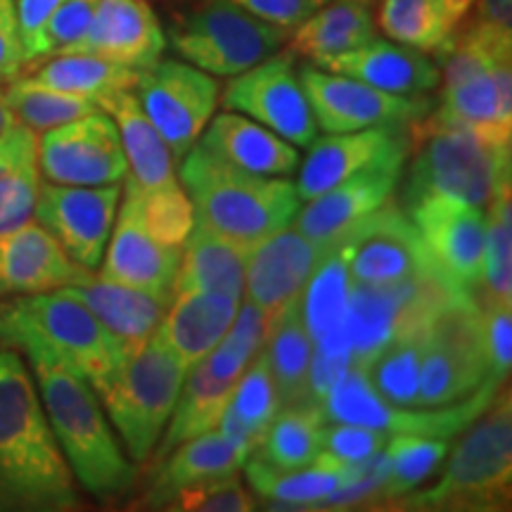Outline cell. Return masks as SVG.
Returning <instances> with one entry per match:
<instances>
[{
	"label": "cell",
	"instance_id": "cell-1",
	"mask_svg": "<svg viewBox=\"0 0 512 512\" xmlns=\"http://www.w3.org/2000/svg\"><path fill=\"white\" fill-rule=\"evenodd\" d=\"M74 475L24 358L0 349V512L79 510Z\"/></svg>",
	"mask_w": 512,
	"mask_h": 512
},
{
	"label": "cell",
	"instance_id": "cell-2",
	"mask_svg": "<svg viewBox=\"0 0 512 512\" xmlns=\"http://www.w3.org/2000/svg\"><path fill=\"white\" fill-rule=\"evenodd\" d=\"M0 349L72 370L95 392L131 354L69 287L0 304Z\"/></svg>",
	"mask_w": 512,
	"mask_h": 512
},
{
	"label": "cell",
	"instance_id": "cell-3",
	"mask_svg": "<svg viewBox=\"0 0 512 512\" xmlns=\"http://www.w3.org/2000/svg\"><path fill=\"white\" fill-rule=\"evenodd\" d=\"M181 185L197 223L249 249L290 228L302 209L290 181L252 174L223 162L202 145H195L181 159Z\"/></svg>",
	"mask_w": 512,
	"mask_h": 512
},
{
	"label": "cell",
	"instance_id": "cell-4",
	"mask_svg": "<svg viewBox=\"0 0 512 512\" xmlns=\"http://www.w3.org/2000/svg\"><path fill=\"white\" fill-rule=\"evenodd\" d=\"M29 366L72 475L102 503L126 496L136 484V467L121 451L98 392L62 366L43 361Z\"/></svg>",
	"mask_w": 512,
	"mask_h": 512
},
{
	"label": "cell",
	"instance_id": "cell-5",
	"mask_svg": "<svg viewBox=\"0 0 512 512\" xmlns=\"http://www.w3.org/2000/svg\"><path fill=\"white\" fill-rule=\"evenodd\" d=\"M456 448H448L444 475L430 489H415L389 508L427 512H498L512 494V401L501 387L489 406L465 427Z\"/></svg>",
	"mask_w": 512,
	"mask_h": 512
},
{
	"label": "cell",
	"instance_id": "cell-6",
	"mask_svg": "<svg viewBox=\"0 0 512 512\" xmlns=\"http://www.w3.org/2000/svg\"><path fill=\"white\" fill-rule=\"evenodd\" d=\"M415 155L403 188V211L425 197H451L486 209L510 183V145H498L456 124H432L422 117L408 126Z\"/></svg>",
	"mask_w": 512,
	"mask_h": 512
},
{
	"label": "cell",
	"instance_id": "cell-7",
	"mask_svg": "<svg viewBox=\"0 0 512 512\" xmlns=\"http://www.w3.org/2000/svg\"><path fill=\"white\" fill-rule=\"evenodd\" d=\"M185 373L188 368L181 358L152 335L98 389L110 425L119 432L133 463H145L155 453L174 413Z\"/></svg>",
	"mask_w": 512,
	"mask_h": 512
},
{
	"label": "cell",
	"instance_id": "cell-8",
	"mask_svg": "<svg viewBox=\"0 0 512 512\" xmlns=\"http://www.w3.org/2000/svg\"><path fill=\"white\" fill-rule=\"evenodd\" d=\"M290 31L249 15L230 0H204L176 17L169 43L183 62L211 76H238L285 46Z\"/></svg>",
	"mask_w": 512,
	"mask_h": 512
},
{
	"label": "cell",
	"instance_id": "cell-9",
	"mask_svg": "<svg viewBox=\"0 0 512 512\" xmlns=\"http://www.w3.org/2000/svg\"><path fill=\"white\" fill-rule=\"evenodd\" d=\"M484 382H489V368L482 313L470 294H453L434 311L422 337L418 406H448L475 394Z\"/></svg>",
	"mask_w": 512,
	"mask_h": 512
},
{
	"label": "cell",
	"instance_id": "cell-10",
	"mask_svg": "<svg viewBox=\"0 0 512 512\" xmlns=\"http://www.w3.org/2000/svg\"><path fill=\"white\" fill-rule=\"evenodd\" d=\"M503 384L484 382L475 394L437 408H403L384 401L366 380L361 368L351 366L330 394L325 396V420L358 422L387 434H420V437L453 439L489 406Z\"/></svg>",
	"mask_w": 512,
	"mask_h": 512
},
{
	"label": "cell",
	"instance_id": "cell-11",
	"mask_svg": "<svg viewBox=\"0 0 512 512\" xmlns=\"http://www.w3.org/2000/svg\"><path fill=\"white\" fill-rule=\"evenodd\" d=\"M133 93L176 162L197 145L221 95L214 76L178 60H157L140 69Z\"/></svg>",
	"mask_w": 512,
	"mask_h": 512
},
{
	"label": "cell",
	"instance_id": "cell-12",
	"mask_svg": "<svg viewBox=\"0 0 512 512\" xmlns=\"http://www.w3.org/2000/svg\"><path fill=\"white\" fill-rule=\"evenodd\" d=\"M354 285L387 287L422 275H444L422 245L413 221L389 200L339 238Z\"/></svg>",
	"mask_w": 512,
	"mask_h": 512
},
{
	"label": "cell",
	"instance_id": "cell-13",
	"mask_svg": "<svg viewBox=\"0 0 512 512\" xmlns=\"http://www.w3.org/2000/svg\"><path fill=\"white\" fill-rule=\"evenodd\" d=\"M294 57L290 48L278 50L247 72L230 76L223 107L271 128L294 147H309L318 138V124Z\"/></svg>",
	"mask_w": 512,
	"mask_h": 512
},
{
	"label": "cell",
	"instance_id": "cell-14",
	"mask_svg": "<svg viewBox=\"0 0 512 512\" xmlns=\"http://www.w3.org/2000/svg\"><path fill=\"white\" fill-rule=\"evenodd\" d=\"M309 95L318 131L349 133L373 126L415 124L432 112V100L425 95H394L351 79V76L323 72L316 64L299 69Z\"/></svg>",
	"mask_w": 512,
	"mask_h": 512
},
{
	"label": "cell",
	"instance_id": "cell-15",
	"mask_svg": "<svg viewBox=\"0 0 512 512\" xmlns=\"http://www.w3.org/2000/svg\"><path fill=\"white\" fill-rule=\"evenodd\" d=\"M38 171L57 185H112L128 174L117 124L107 112H91L48 128L38 138Z\"/></svg>",
	"mask_w": 512,
	"mask_h": 512
},
{
	"label": "cell",
	"instance_id": "cell-16",
	"mask_svg": "<svg viewBox=\"0 0 512 512\" xmlns=\"http://www.w3.org/2000/svg\"><path fill=\"white\" fill-rule=\"evenodd\" d=\"M121 183L57 185L41 183L36 221L60 242L74 264L95 271L102 264L121 202Z\"/></svg>",
	"mask_w": 512,
	"mask_h": 512
},
{
	"label": "cell",
	"instance_id": "cell-17",
	"mask_svg": "<svg viewBox=\"0 0 512 512\" xmlns=\"http://www.w3.org/2000/svg\"><path fill=\"white\" fill-rule=\"evenodd\" d=\"M406 214L448 283L475 297L484 256V209L451 197H425Z\"/></svg>",
	"mask_w": 512,
	"mask_h": 512
},
{
	"label": "cell",
	"instance_id": "cell-18",
	"mask_svg": "<svg viewBox=\"0 0 512 512\" xmlns=\"http://www.w3.org/2000/svg\"><path fill=\"white\" fill-rule=\"evenodd\" d=\"M335 242L309 240L297 228H285L249 249L245 294L271 318L283 313L302 297L306 283L328 256L335 252Z\"/></svg>",
	"mask_w": 512,
	"mask_h": 512
},
{
	"label": "cell",
	"instance_id": "cell-19",
	"mask_svg": "<svg viewBox=\"0 0 512 512\" xmlns=\"http://www.w3.org/2000/svg\"><path fill=\"white\" fill-rule=\"evenodd\" d=\"M408 126H373L349 133H328L309 145V155L299 164L297 195L302 202L323 195L337 183L361 174L389 159H408L411 133Z\"/></svg>",
	"mask_w": 512,
	"mask_h": 512
},
{
	"label": "cell",
	"instance_id": "cell-20",
	"mask_svg": "<svg viewBox=\"0 0 512 512\" xmlns=\"http://www.w3.org/2000/svg\"><path fill=\"white\" fill-rule=\"evenodd\" d=\"M408 159H389L375 164L361 174L337 183L323 195L313 197L299 214L294 216L292 228L309 240L335 242L356 223L368 219L377 209L392 200L396 185L401 183Z\"/></svg>",
	"mask_w": 512,
	"mask_h": 512
},
{
	"label": "cell",
	"instance_id": "cell-21",
	"mask_svg": "<svg viewBox=\"0 0 512 512\" xmlns=\"http://www.w3.org/2000/svg\"><path fill=\"white\" fill-rule=\"evenodd\" d=\"M117 211L100 264L102 278L140 290L176 294L181 247L162 245L147 233L138 216L136 200L128 192H124V204Z\"/></svg>",
	"mask_w": 512,
	"mask_h": 512
},
{
	"label": "cell",
	"instance_id": "cell-22",
	"mask_svg": "<svg viewBox=\"0 0 512 512\" xmlns=\"http://www.w3.org/2000/svg\"><path fill=\"white\" fill-rule=\"evenodd\" d=\"M166 34L147 0H100L86 34L67 53H91L140 72L162 60Z\"/></svg>",
	"mask_w": 512,
	"mask_h": 512
},
{
	"label": "cell",
	"instance_id": "cell-23",
	"mask_svg": "<svg viewBox=\"0 0 512 512\" xmlns=\"http://www.w3.org/2000/svg\"><path fill=\"white\" fill-rule=\"evenodd\" d=\"M83 273L41 223L0 235V297L72 287Z\"/></svg>",
	"mask_w": 512,
	"mask_h": 512
},
{
	"label": "cell",
	"instance_id": "cell-24",
	"mask_svg": "<svg viewBox=\"0 0 512 512\" xmlns=\"http://www.w3.org/2000/svg\"><path fill=\"white\" fill-rule=\"evenodd\" d=\"M325 72L351 76L394 95H425L441 81L437 62L418 48L373 38L366 46L320 62Z\"/></svg>",
	"mask_w": 512,
	"mask_h": 512
},
{
	"label": "cell",
	"instance_id": "cell-25",
	"mask_svg": "<svg viewBox=\"0 0 512 512\" xmlns=\"http://www.w3.org/2000/svg\"><path fill=\"white\" fill-rule=\"evenodd\" d=\"M76 297L86 302L102 325L119 339L128 351L143 347L155 335L159 323L169 311L174 294L140 290L124 283H114L93 271H86L79 283L69 287Z\"/></svg>",
	"mask_w": 512,
	"mask_h": 512
},
{
	"label": "cell",
	"instance_id": "cell-26",
	"mask_svg": "<svg viewBox=\"0 0 512 512\" xmlns=\"http://www.w3.org/2000/svg\"><path fill=\"white\" fill-rule=\"evenodd\" d=\"M98 107L107 112L117 124L121 147H124L128 174L124 185L145 192L176 183V159L159 131L147 119L133 88H121L102 95Z\"/></svg>",
	"mask_w": 512,
	"mask_h": 512
},
{
	"label": "cell",
	"instance_id": "cell-27",
	"mask_svg": "<svg viewBox=\"0 0 512 512\" xmlns=\"http://www.w3.org/2000/svg\"><path fill=\"white\" fill-rule=\"evenodd\" d=\"M202 147L221 157L223 162L240 166L252 174L292 176L302 164V155L292 143L273 133L271 128L256 124L254 119L238 112H223L211 117L202 131Z\"/></svg>",
	"mask_w": 512,
	"mask_h": 512
},
{
	"label": "cell",
	"instance_id": "cell-28",
	"mask_svg": "<svg viewBox=\"0 0 512 512\" xmlns=\"http://www.w3.org/2000/svg\"><path fill=\"white\" fill-rule=\"evenodd\" d=\"M240 304L242 299L228 294L178 290L155 335L190 368L221 342Z\"/></svg>",
	"mask_w": 512,
	"mask_h": 512
},
{
	"label": "cell",
	"instance_id": "cell-29",
	"mask_svg": "<svg viewBox=\"0 0 512 512\" xmlns=\"http://www.w3.org/2000/svg\"><path fill=\"white\" fill-rule=\"evenodd\" d=\"M247 456L219 430L192 437L159 458L157 472L150 482V491L143 498L145 508H164L171 498L192 486L207 484L211 479L235 475Z\"/></svg>",
	"mask_w": 512,
	"mask_h": 512
},
{
	"label": "cell",
	"instance_id": "cell-30",
	"mask_svg": "<svg viewBox=\"0 0 512 512\" xmlns=\"http://www.w3.org/2000/svg\"><path fill=\"white\" fill-rule=\"evenodd\" d=\"M351 287L354 283L349 278L342 245L337 240L335 252L318 266L299 297V309H302L313 347L335 351V354H351L347 332Z\"/></svg>",
	"mask_w": 512,
	"mask_h": 512
},
{
	"label": "cell",
	"instance_id": "cell-31",
	"mask_svg": "<svg viewBox=\"0 0 512 512\" xmlns=\"http://www.w3.org/2000/svg\"><path fill=\"white\" fill-rule=\"evenodd\" d=\"M247 259L249 247L221 238L214 230L195 221L188 240L181 247L176 292L197 290L242 299Z\"/></svg>",
	"mask_w": 512,
	"mask_h": 512
},
{
	"label": "cell",
	"instance_id": "cell-32",
	"mask_svg": "<svg viewBox=\"0 0 512 512\" xmlns=\"http://www.w3.org/2000/svg\"><path fill=\"white\" fill-rule=\"evenodd\" d=\"M377 38V24L366 3L358 0H330L311 12L290 31V50L309 57L311 64L349 53Z\"/></svg>",
	"mask_w": 512,
	"mask_h": 512
},
{
	"label": "cell",
	"instance_id": "cell-33",
	"mask_svg": "<svg viewBox=\"0 0 512 512\" xmlns=\"http://www.w3.org/2000/svg\"><path fill=\"white\" fill-rule=\"evenodd\" d=\"M358 465H339L325 453H320L316 463L302 467V470H273L254 456L245 460L252 489L261 498L271 501L273 508L285 510H320V503L337 486L356 475Z\"/></svg>",
	"mask_w": 512,
	"mask_h": 512
},
{
	"label": "cell",
	"instance_id": "cell-34",
	"mask_svg": "<svg viewBox=\"0 0 512 512\" xmlns=\"http://www.w3.org/2000/svg\"><path fill=\"white\" fill-rule=\"evenodd\" d=\"M38 190V136L31 128L15 124L0 136V235L34 219Z\"/></svg>",
	"mask_w": 512,
	"mask_h": 512
},
{
	"label": "cell",
	"instance_id": "cell-35",
	"mask_svg": "<svg viewBox=\"0 0 512 512\" xmlns=\"http://www.w3.org/2000/svg\"><path fill=\"white\" fill-rule=\"evenodd\" d=\"M264 356L275 389H278L280 408L311 406L309 370L313 358V339L306 330L299 299L273 320Z\"/></svg>",
	"mask_w": 512,
	"mask_h": 512
},
{
	"label": "cell",
	"instance_id": "cell-36",
	"mask_svg": "<svg viewBox=\"0 0 512 512\" xmlns=\"http://www.w3.org/2000/svg\"><path fill=\"white\" fill-rule=\"evenodd\" d=\"M238 382L219 380L207 370L204 363H195L185 373L181 394L171 413L169 422L164 427V437L157 444V458H164L171 448H176L183 441L200 437L204 432H211L219 427L223 408L228 406L230 396Z\"/></svg>",
	"mask_w": 512,
	"mask_h": 512
},
{
	"label": "cell",
	"instance_id": "cell-37",
	"mask_svg": "<svg viewBox=\"0 0 512 512\" xmlns=\"http://www.w3.org/2000/svg\"><path fill=\"white\" fill-rule=\"evenodd\" d=\"M463 22L451 0H382L377 24L389 41L437 53Z\"/></svg>",
	"mask_w": 512,
	"mask_h": 512
},
{
	"label": "cell",
	"instance_id": "cell-38",
	"mask_svg": "<svg viewBox=\"0 0 512 512\" xmlns=\"http://www.w3.org/2000/svg\"><path fill=\"white\" fill-rule=\"evenodd\" d=\"M323 427V411L316 406L280 408L252 456L273 470H302L323 451Z\"/></svg>",
	"mask_w": 512,
	"mask_h": 512
},
{
	"label": "cell",
	"instance_id": "cell-39",
	"mask_svg": "<svg viewBox=\"0 0 512 512\" xmlns=\"http://www.w3.org/2000/svg\"><path fill=\"white\" fill-rule=\"evenodd\" d=\"M136 76V69L107 60V57L91 53H60L48 57V62L38 64L29 79L55 88V91L83 95V98L98 102L102 95L121 91V88H133Z\"/></svg>",
	"mask_w": 512,
	"mask_h": 512
},
{
	"label": "cell",
	"instance_id": "cell-40",
	"mask_svg": "<svg viewBox=\"0 0 512 512\" xmlns=\"http://www.w3.org/2000/svg\"><path fill=\"white\" fill-rule=\"evenodd\" d=\"M479 304H512V200L510 183L486 204L482 275L472 297Z\"/></svg>",
	"mask_w": 512,
	"mask_h": 512
},
{
	"label": "cell",
	"instance_id": "cell-41",
	"mask_svg": "<svg viewBox=\"0 0 512 512\" xmlns=\"http://www.w3.org/2000/svg\"><path fill=\"white\" fill-rule=\"evenodd\" d=\"M425 328L406 332V335L392 339L380 354H375L366 366H361L363 375L373 384L375 392L384 401L394 403V406L420 408L418 389Z\"/></svg>",
	"mask_w": 512,
	"mask_h": 512
},
{
	"label": "cell",
	"instance_id": "cell-42",
	"mask_svg": "<svg viewBox=\"0 0 512 512\" xmlns=\"http://www.w3.org/2000/svg\"><path fill=\"white\" fill-rule=\"evenodd\" d=\"M451 448V439L420 437V434H394L384 446L387 456V482L382 489V501L389 505L413 494L430 479L444 463Z\"/></svg>",
	"mask_w": 512,
	"mask_h": 512
},
{
	"label": "cell",
	"instance_id": "cell-43",
	"mask_svg": "<svg viewBox=\"0 0 512 512\" xmlns=\"http://www.w3.org/2000/svg\"><path fill=\"white\" fill-rule=\"evenodd\" d=\"M3 93L17 124L31 128L34 133H43L48 128L62 126L67 121L100 110L98 102L91 98L55 91V88L43 86L29 76H24V79L17 76L15 81H10L8 91Z\"/></svg>",
	"mask_w": 512,
	"mask_h": 512
},
{
	"label": "cell",
	"instance_id": "cell-44",
	"mask_svg": "<svg viewBox=\"0 0 512 512\" xmlns=\"http://www.w3.org/2000/svg\"><path fill=\"white\" fill-rule=\"evenodd\" d=\"M271 318L254 304H240L230 330L223 339L202 358L207 370L219 380L238 382L240 375L252 366V361L266 347L268 332H271Z\"/></svg>",
	"mask_w": 512,
	"mask_h": 512
},
{
	"label": "cell",
	"instance_id": "cell-45",
	"mask_svg": "<svg viewBox=\"0 0 512 512\" xmlns=\"http://www.w3.org/2000/svg\"><path fill=\"white\" fill-rule=\"evenodd\" d=\"M124 192L136 200L140 221L152 238L169 247H183L192 226H195V209L183 185L169 183L162 188L138 192L124 185Z\"/></svg>",
	"mask_w": 512,
	"mask_h": 512
},
{
	"label": "cell",
	"instance_id": "cell-46",
	"mask_svg": "<svg viewBox=\"0 0 512 512\" xmlns=\"http://www.w3.org/2000/svg\"><path fill=\"white\" fill-rule=\"evenodd\" d=\"M228 408L238 415L242 425L259 439L261 446L268 427H271L273 418L280 411L278 389H275L273 384L264 351H261V354L252 361V366L240 375V380L233 389V396H230L228 401Z\"/></svg>",
	"mask_w": 512,
	"mask_h": 512
},
{
	"label": "cell",
	"instance_id": "cell-47",
	"mask_svg": "<svg viewBox=\"0 0 512 512\" xmlns=\"http://www.w3.org/2000/svg\"><path fill=\"white\" fill-rule=\"evenodd\" d=\"M256 498L249 494L247 486L235 475L211 479L207 484L192 486L171 498L166 510L183 512H252Z\"/></svg>",
	"mask_w": 512,
	"mask_h": 512
},
{
	"label": "cell",
	"instance_id": "cell-48",
	"mask_svg": "<svg viewBox=\"0 0 512 512\" xmlns=\"http://www.w3.org/2000/svg\"><path fill=\"white\" fill-rule=\"evenodd\" d=\"M389 434L375 427L358 425V422L325 420L323 427V451L325 456L339 465H358L375 458L384 451Z\"/></svg>",
	"mask_w": 512,
	"mask_h": 512
},
{
	"label": "cell",
	"instance_id": "cell-49",
	"mask_svg": "<svg viewBox=\"0 0 512 512\" xmlns=\"http://www.w3.org/2000/svg\"><path fill=\"white\" fill-rule=\"evenodd\" d=\"M100 0H62L43 31V57L67 53L91 27Z\"/></svg>",
	"mask_w": 512,
	"mask_h": 512
},
{
	"label": "cell",
	"instance_id": "cell-50",
	"mask_svg": "<svg viewBox=\"0 0 512 512\" xmlns=\"http://www.w3.org/2000/svg\"><path fill=\"white\" fill-rule=\"evenodd\" d=\"M489 380L505 382L512 366V304H479Z\"/></svg>",
	"mask_w": 512,
	"mask_h": 512
},
{
	"label": "cell",
	"instance_id": "cell-51",
	"mask_svg": "<svg viewBox=\"0 0 512 512\" xmlns=\"http://www.w3.org/2000/svg\"><path fill=\"white\" fill-rule=\"evenodd\" d=\"M475 5V19L465 31H470L494 60H508L512 55V0H475Z\"/></svg>",
	"mask_w": 512,
	"mask_h": 512
},
{
	"label": "cell",
	"instance_id": "cell-52",
	"mask_svg": "<svg viewBox=\"0 0 512 512\" xmlns=\"http://www.w3.org/2000/svg\"><path fill=\"white\" fill-rule=\"evenodd\" d=\"M62 0H15L19 41H22L24 60L34 64L43 57V31Z\"/></svg>",
	"mask_w": 512,
	"mask_h": 512
},
{
	"label": "cell",
	"instance_id": "cell-53",
	"mask_svg": "<svg viewBox=\"0 0 512 512\" xmlns=\"http://www.w3.org/2000/svg\"><path fill=\"white\" fill-rule=\"evenodd\" d=\"M230 3L285 31L297 29L313 10L320 8L318 0H230Z\"/></svg>",
	"mask_w": 512,
	"mask_h": 512
},
{
	"label": "cell",
	"instance_id": "cell-54",
	"mask_svg": "<svg viewBox=\"0 0 512 512\" xmlns=\"http://www.w3.org/2000/svg\"><path fill=\"white\" fill-rule=\"evenodd\" d=\"M24 67L27 60L19 41L15 0H0V86L15 81Z\"/></svg>",
	"mask_w": 512,
	"mask_h": 512
},
{
	"label": "cell",
	"instance_id": "cell-55",
	"mask_svg": "<svg viewBox=\"0 0 512 512\" xmlns=\"http://www.w3.org/2000/svg\"><path fill=\"white\" fill-rule=\"evenodd\" d=\"M15 124H17V121H15V117H12L8 102H5V93L0 91V136H3V133Z\"/></svg>",
	"mask_w": 512,
	"mask_h": 512
},
{
	"label": "cell",
	"instance_id": "cell-56",
	"mask_svg": "<svg viewBox=\"0 0 512 512\" xmlns=\"http://www.w3.org/2000/svg\"><path fill=\"white\" fill-rule=\"evenodd\" d=\"M453 8H456L460 12V17H467V12H470L472 5H475V0H451Z\"/></svg>",
	"mask_w": 512,
	"mask_h": 512
},
{
	"label": "cell",
	"instance_id": "cell-57",
	"mask_svg": "<svg viewBox=\"0 0 512 512\" xmlns=\"http://www.w3.org/2000/svg\"><path fill=\"white\" fill-rule=\"evenodd\" d=\"M318 3L323 5V3H330V0H318ZM358 3H366L368 5V3H373V0H358Z\"/></svg>",
	"mask_w": 512,
	"mask_h": 512
}]
</instances>
